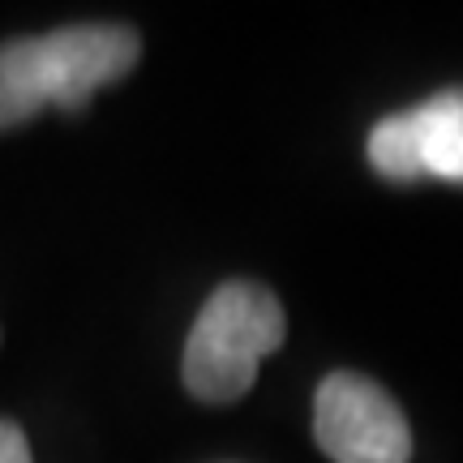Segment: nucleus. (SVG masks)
<instances>
[{
  "label": "nucleus",
  "instance_id": "nucleus-2",
  "mask_svg": "<svg viewBox=\"0 0 463 463\" xmlns=\"http://www.w3.org/2000/svg\"><path fill=\"white\" fill-rule=\"evenodd\" d=\"M288 339L279 297L253 279L219 283L184 339V391L202 403H236L249 395L258 364Z\"/></svg>",
  "mask_w": 463,
  "mask_h": 463
},
{
  "label": "nucleus",
  "instance_id": "nucleus-3",
  "mask_svg": "<svg viewBox=\"0 0 463 463\" xmlns=\"http://www.w3.org/2000/svg\"><path fill=\"white\" fill-rule=\"evenodd\" d=\"M314 438L331 463H408L412 430L399 403L364 373H331L314 395Z\"/></svg>",
  "mask_w": 463,
  "mask_h": 463
},
{
  "label": "nucleus",
  "instance_id": "nucleus-4",
  "mask_svg": "<svg viewBox=\"0 0 463 463\" xmlns=\"http://www.w3.org/2000/svg\"><path fill=\"white\" fill-rule=\"evenodd\" d=\"M369 167L395 184H463V86L378 120L369 133Z\"/></svg>",
  "mask_w": 463,
  "mask_h": 463
},
{
  "label": "nucleus",
  "instance_id": "nucleus-5",
  "mask_svg": "<svg viewBox=\"0 0 463 463\" xmlns=\"http://www.w3.org/2000/svg\"><path fill=\"white\" fill-rule=\"evenodd\" d=\"M0 463H34L26 433L17 430L14 420H0Z\"/></svg>",
  "mask_w": 463,
  "mask_h": 463
},
{
  "label": "nucleus",
  "instance_id": "nucleus-1",
  "mask_svg": "<svg viewBox=\"0 0 463 463\" xmlns=\"http://www.w3.org/2000/svg\"><path fill=\"white\" fill-rule=\"evenodd\" d=\"M142 39L120 22H82L0 43V133L26 125L43 108L82 112L103 86L125 78Z\"/></svg>",
  "mask_w": 463,
  "mask_h": 463
}]
</instances>
